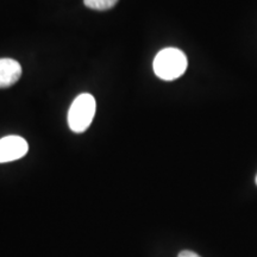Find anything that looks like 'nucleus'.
Segmentation results:
<instances>
[{"label": "nucleus", "mask_w": 257, "mask_h": 257, "mask_svg": "<svg viewBox=\"0 0 257 257\" xmlns=\"http://www.w3.org/2000/svg\"><path fill=\"white\" fill-rule=\"evenodd\" d=\"M187 66V57L176 48L161 50L154 60V72L156 76L166 81H172L184 75Z\"/></svg>", "instance_id": "1"}, {"label": "nucleus", "mask_w": 257, "mask_h": 257, "mask_svg": "<svg viewBox=\"0 0 257 257\" xmlns=\"http://www.w3.org/2000/svg\"><path fill=\"white\" fill-rule=\"evenodd\" d=\"M95 99L92 94L82 93L76 96L68 112V125L76 134L85 133L92 124L95 114Z\"/></svg>", "instance_id": "2"}, {"label": "nucleus", "mask_w": 257, "mask_h": 257, "mask_svg": "<svg viewBox=\"0 0 257 257\" xmlns=\"http://www.w3.org/2000/svg\"><path fill=\"white\" fill-rule=\"evenodd\" d=\"M29 144L23 137L6 136L0 140V163L12 162L28 154Z\"/></svg>", "instance_id": "3"}, {"label": "nucleus", "mask_w": 257, "mask_h": 257, "mask_svg": "<svg viewBox=\"0 0 257 257\" xmlns=\"http://www.w3.org/2000/svg\"><path fill=\"white\" fill-rule=\"evenodd\" d=\"M22 76V67L12 59H0V88L15 85Z\"/></svg>", "instance_id": "4"}, {"label": "nucleus", "mask_w": 257, "mask_h": 257, "mask_svg": "<svg viewBox=\"0 0 257 257\" xmlns=\"http://www.w3.org/2000/svg\"><path fill=\"white\" fill-rule=\"evenodd\" d=\"M85 5L88 9L96 10V11H106L114 8L118 0H83Z\"/></svg>", "instance_id": "5"}, {"label": "nucleus", "mask_w": 257, "mask_h": 257, "mask_svg": "<svg viewBox=\"0 0 257 257\" xmlns=\"http://www.w3.org/2000/svg\"><path fill=\"white\" fill-rule=\"evenodd\" d=\"M178 257H201V256H199L198 253H195L193 251H189V250H184V251H181L179 253Z\"/></svg>", "instance_id": "6"}, {"label": "nucleus", "mask_w": 257, "mask_h": 257, "mask_svg": "<svg viewBox=\"0 0 257 257\" xmlns=\"http://www.w3.org/2000/svg\"><path fill=\"white\" fill-rule=\"evenodd\" d=\"M255 182H256V185H257V175H256V179H255Z\"/></svg>", "instance_id": "7"}]
</instances>
